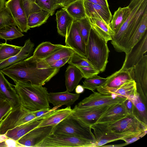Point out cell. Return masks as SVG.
Here are the masks:
<instances>
[{
  "instance_id": "obj_1",
  "label": "cell",
  "mask_w": 147,
  "mask_h": 147,
  "mask_svg": "<svg viewBox=\"0 0 147 147\" xmlns=\"http://www.w3.org/2000/svg\"><path fill=\"white\" fill-rule=\"evenodd\" d=\"M130 12L119 29L112 37L111 43L118 52L128 53L133 37L144 14L147 12V0H131Z\"/></svg>"
},
{
  "instance_id": "obj_2",
  "label": "cell",
  "mask_w": 147,
  "mask_h": 147,
  "mask_svg": "<svg viewBox=\"0 0 147 147\" xmlns=\"http://www.w3.org/2000/svg\"><path fill=\"white\" fill-rule=\"evenodd\" d=\"M58 68H38L37 60L30 56L0 70L15 82H29L32 85L43 86L59 71Z\"/></svg>"
},
{
  "instance_id": "obj_3",
  "label": "cell",
  "mask_w": 147,
  "mask_h": 147,
  "mask_svg": "<svg viewBox=\"0 0 147 147\" xmlns=\"http://www.w3.org/2000/svg\"><path fill=\"white\" fill-rule=\"evenodd\" d=\"M13 85L18 96L21 106L30 112L50 106L47 89L42 86L34 85L29 82L19 81Z\"/></svg>"
},
{
  "instance_id": "obj_4",
  "label": "cell",
  "mask_w": 147,
  "mask_h": 147,
  "mask_svg": "<svg viewBox=\"0 0 147 147\" xmlns=\"http://www.w3.org/2000/svg\"><path fill=\"white\" fill-rule=\"evenodd\" d=\"M86 52L88 61L100 72H104L110 51L107 42L92 27L86 44Z\"/></svg>"
},
{
  "instance_id": "obj_5",
  "label": "cell",
  "mask_w": 147,
  "mask_h": 147,
  "mask_svg": "<svg viewBox=\"0 0 147 147\" xmlns=\"http://www.w3.org/2000/svg\"><path fill=\"white\" fill-rule=\"evenodd\" d=\"M91 129L84 125L71 114L54 126L52 133L74 136L94 143L96 139Z\"/></svg>"
},
{
  "instance_id": "obj_6",
  "label": "cell",
  "mask_w": 147,
  "mask_h": 147,
  "mask_svg": "<svg viewBox=\"0 0 147 147\" xmlns=\"http://www.w3.org/2000/svg\"><path fill=\"white\" fill-rule=\"evenodd\" d=\"M91 127L103 131L119 134L139 133L147 130V125L144 123L137 117L129 114L115 122L97 123Z\"/></svg>"
},
{
  "instance_id": "obj_7",
  "label": "cell",
  "mask_w": 147,
  "mask_h": 147,
  "mask_svg": "<svg viewBox=\"0 0 147 147\" xmlns=\"http://www.w3.org/2000/svg\"><path fill=\"white\" fill-rule=\"evenodd\" d=\"M94 143L74 136L51 133L36 147H91Z\"/></svg>"
},
{
  "instance_id": "obj_8",
  "label": "cell",
  "mask_w": 147,
  "mask_h": 147,
  "mask_svg": "<svg viewBox=\"0 0 147 147\" xmlns=\"http://www.w3.org/2000/svg\"><path fill=\"white\" fill-rule=\"evenodd\" d=\"M36 118L32 112L21 106L12 108L0 122V134H5L8 130Z\"/></svg>"
},
{
  "instance_id": "obj_9",
  "label": "cell",
  "mask_w": 147,
  "mask_h": 147,
  "mask_svg": "<svg viewBox=\"0 0 147 147\" xmlns=\"http://www.w3.org/2000/svg\"><path fill=\"white\" fill-rule=\"evenodd\" d=\"M137 91L144 104L147 103V55H144L132 69Z\"/></svg>"
},
{
  "instance_id": "obj_10",
  "label": "cell",
  "mask_w": 147,
  "mask_h": 147,
  "mask_svg": "<svg viewBox=\"0 0 147 147\" xmlns=\"http://www.w3.org/2000/svg\"><path fill=\"white\" fill-rule=\"evenodd\" d=\"M127 98L115 95H106L98 92L93 93L76 105L73 110H78L103 105H111L122 102Z\"/></svg>"
},
{
  "instance_id": "obj_11",
  "label": "cell",
  "mask_w": 147,
  "mask_h": 147,
  "mask_svg": "<svg viewBox=\"0 0 147 147\" xmlns=\"http://www.w3.org/2000/svg\"><path fill=\"white\" fill-rule=\"evenodd\" d=\"M147 51V31L139 40L125 53V61L120 69L130 70L132 69Z\"/></svg>"
},
{
  "instance_id": "obj_12",
  "label": "cell",
  "mask_w": 147,
  "mask_h": 147,
  "mask_svg": "<svg viewBox=\"0 0 147 147\" xmlns=\"http://www.w3.org/2000/svg\"><path fill=\"white\" fill-rule=\"evenodd\" d=\"M65 37V46L72 49L81 56L87 59L86 44L80 34L76 20H74L67 30Z\"/></svg>"
},
{
  "instance_id": "obj_13",
  "label": "cell",
  "mask_w": 147,
  "mask_h": 147,
  "mask_svg": "<svg viewBox=\"0 0 147 147\" xmlns=\"http://www.w3.org/2000/svg\"><path fill=\"white\" fill-rule=\"evenodd\" d=\"M110 106L105 105L81 109H72V114L85 126L91 128Z\"/></svg>"
},
{
  "instance_id": "obj_14",
  "label": "cell",
  "mask_w": 147,
  "mask_h": 147,
  "mask_svg": "<svg viewBox=\"0 0 147 147\" xmlns=\"http://www.w3.org/2000/svg\"><path fill=\"white\" fill-rule=\"evenodd\" d=\"M5 7L9 10L15 24L22 32H26L30 29L28 25L22 0H7Z\"/></svg>"
},
{
  "instance_id": "obj_15",
  "label": "cell",
  "mask_w": 147,
  "mask_h": 147,
  "mask_svg": "<svg viewBox=\"0 0 147 147\" xmlns=\"http://www.w3.org/2000/svg\"><path fill=\"white\" fill-rule=\"evenodd\" d=\"M54 127L46 126L36 128L17 141L23 147H36L38 144L52 133Z\"/></svg>"
},
{
  "instance_id": "obj_16",
  "label": "cell",
  "mask_w": 147,
  "mask_h": 147,
  "mask_svg": "<svg viewBox=\"0 0 147 147\" xmlns=\"http://www.w3.org/2000/svg\"><path fill=\"white\" fill-rule=\"evenodd\" d=\"M91 129L93 130L96 141L92 145L91 147H100L108 143L119 140H122L142 132L119 134L102 131L94 127H91Z\"/></svg>"
},
{
  "instance_id": "obj_17",
  "label": "cell",
  "mask_w": 147,
  "mask_h": 147,
  "mask_svg": "<svg viewBox=\"0 0 147 147\" xmlns=\"http://www.w3.org/2000/svg\"><path fill=\"white\" fill-rule=\"evenodd\" d=\"M96 89L98 92L104 95H115L127 99L136 95L138 93L134 80L127 82L117 88L101 86Z\"/></svg>"
},
{
  "instance_id": "obj_18",
  "label": "cell",
  "mask_w": 147,
  "mask_h": 147,
  "mask_svg": "<svg viewBox=\"0 0 147 147\" xmlns=\"http://www.w3.org/2000/svg\"><path fill=\"white\" fill-rule=\"evenodd\" d=\"M84 5L87 17L100 19L107 24H109L112 15L109 7L85 1H84Z\"/></svg>"
},
{
  "instance_id": "obj_19",
  "label": "cell",
  "mask_w": 147,
  "mask_h": 147,
  "mask_svg": "<svg viewBox=\"0 0 147 147\" xmlns=\"http://www.w3.org/2000/svg\"><path fill=\"white\" fill-rule=\"evenodd\" d=\"M128 114L123 102L110 106L96 123L114 122L125 117Z\"/></svg>"
},
{
  "instance_id": "obj_20",
  "label": "cell",
  "mask_w": 147,
  "mask_h": 147,
  "mask_svg": "<svg viewBox=\"0 0 147 147\" xmlns=\"http://www.w3.org/2000/svg\"><path fill=\"white\" fill-rule=\"evenodd\" d=\"M13 85L5 78L0 70V91L4 98L11 104L12 108L21 106L18 96Z\"/></svg>"
},
{
  "instance_id": "obj_21",
  "label": "cell",
  "mask_w": 147,
  "mask_h": 147,
  "mask_svg": "<svg viewBox=\"0 0 147 147\" xmlns=\"http://www.w3.org/2000/svg\"><path fill=\"white\" fill-rule=\"evenodd\" d=\"M107 78V80L101 87L117 88L127 82L134 80L132 70L120 69Z\"/></svg>"
},
{
  "instance_id": "obj_22",
  "label": "cell",
  "mask_w": 147,
  "mask_h": 147,
  "mask_svg": "<svg viewBox=\"0 0 147 147\" xmlns=\"http://www.w3.org/2000/svg\"><path fill=\"white\" fill-rule=\"evenodd\" d=\"M80 94L70 93L66 90L59 92H50L48 93L49 103L54 107H61L65 105L67 106L73 104L80 97Z\"/></svg>"
},
{
  "instance_id": "obj_23",
  "label": "cell",
  "mask_w": 147,
  "mask_h": 147,
  "mask_svg": "<svg viewBox=\"0 0 147 147\" xmlns=\"http://www.w3.org/2000/svg\"><path fill=\"white\" fill-rule=\"evenodd\" d=\"M73 111L70 106H67L63 109H56L45 117L40 120L41 122L37 127L46 126L54 127L71 115Z\"/></svg>"
},
{
  "instance_id": "obj_24",
  "label": "cell",
  "mask_w": 147,
  "mask_h": 147,
  "mask_svg": "<svg viewBox=\"0 0 147 147\" xmlns=\"http://www.w3.org/2000/svg\"><path fill=\"white\" fill-rule=\"evenodd\" d=\"M34 45V43L32 42L30 38L27 40L19 52L0 63V70L30 56L33 51Z\"/></svg>"
},
{
  "instance_id": "obj_25",
  "label": "cell",
  "mask_w": 147,
  "mask_h": 147,
  "mask_svg": "<svg viewBox=\"0 0 147 147\" xmlns=\"http://www.w3.org/2000/svg\"><path fill=\"white\" fill-rule=\"evenodd\" d=\"M83 78L82 73L76 66L69 65L65 74L66 90L70 92L72 91Z\"/></svg>"
},
{
  "instance_id": "obj_26",
  "label": "cell",
  "mask_w": 147,
  "mask_h": 147,
  "mask_svg": "<svg viewBox=\"0 0 147 147\" xmlns=\"http://www.w3.org/2000/svg\"><path fill=\"white\" fill-rule=\"evenodd\" d=\"M65 46L61 44H53L49 42H43L37 47L30 57L35 60L43 59Z\"/></svg>"
},
{
  "instance_id": "obj_27",
  "label": "cell",
  "mask_w": 147,
  "mask_h": 147,
  "mask_svg": "<svg viewBox=\"0 0 147 147\" xmlns=\"http://www.w3.org/2000/svg\"><path fill=\"white\" fill-rule=\"evenodd\" d=\"M41 120L36 118L8 130L5 134L8 138L17 141L32 129L37 127Z\"/></svg>"
},
{
  "instance_id": "obj_28",
  "label": "cell",
  "mask_w": 147,
  "mask_h": 147,
  "mask_svg": "<svg viewBox=\"0 0 147 147\" xmlns=\"http://www.w3.org/2000/svg\"><path fill=\"white\" fill-rule=\"evenodd\" d=\"M55 15L57 32L61 36L65 37L74 20L63 8L57 11Z\"/></svg>"
},
{
  "instance_id": "obj_29",
  "label": "cell",
  "mask_w": 147,
  "mask_h": 147,
  "mask_svg": "<svg viewBox=\"0 0 147 147\" xmlns=\"http://www.w3.org/2000/svg\"><path fill=\"white\" fill-rule=\"evenodd\" d=\"M91 27L106 41L112 40L114 32L109 24L102 20L96 18H88Z\"/></svg>"
},
{
  "instance_id": "obj_30",
  "label": "cell",
  "mask_w": 147,
  "mask_h": 147,
  "mask_svg": "<svg viewBox=\"0 0 147 147\" xmlns=\"http://www.w3.org/2000/svg\"><path fill=\"white\" fill-rule=\"evenodd\" d=\"M75 52L72 49L66 46L55 52L44 59L37 60V66L40 68L43 66L60 59L71 56Z\"/></svg>"
},
{
  "instance_id": "obj_31",
  "label": "cell",
  "mask_w": 147,
  "mask_h": 147,
  "mask_svg": "<svg viewBox=\"0 0 147 147\" xmlns=\"http://www.w3.org/2000/svg\"><path fill=\"white\" fill-rule=\"evenodd\" d=\"M130 12L129 5L123 8L119 7L114 12L109 24L114 33L118 31L125 21Z\"/></svg>"
},
{
  "instance_id": "obj_32",
  "label": "cell",
  "mask_w": 147,
  "mask_h": 147,
  "mask_svg": "<svg viewBox=\"0 0 147 147\" xmlns=\"http://www.w3.org/2000/svg\"><path fill=\"white\" fill-rule=\"evenodd\" d=\"M63 8L75 20L86 17L84 0H76Z\"/></svg>"
},
{
  "instance_id": "obj_33",
  "label": "cell",
  "mask_w": 147,
  "mask_h": 147,
  "mask_svg": "<svg viewBox=\"0 0 147 147\" xmlns=\"http://www.w3.org/2000/svg\"><path fill=\"white\" fill-rule=\"evenodd\" d=\"M50 16L49 12L42 9L32 13L27 18L28 25L30 28L40 26L46 22Z\"/></svg>"
},
{
  "instance_id": "obj_34",
  "label": "cell",
  "mask_w": 147,
  "mask_h": 147,
  "mask_svg": "<svg viewBox=\"0 0 147 147\" xmlns=\"http://www.w3.org/2000/svg\"><path fill=\"white\" fill-rule=\"evenodd\" d=\"M24 36L21 31L13 24L0 29V38L11 41Z\"/></svg>"
},
{
  "instance_id": "obj_35",
  "label": "cell",
  "mask_w": 147,
  "mask_h": 147,
  "mask_svg": "<svg viewBox=\"0 0 147 147\" xmlns=\"http://www.w3.org/2000/svg\"><path fill=\"white\" fill-rule=\"evenodd\" d=\"M22 47L5 43L0 44V63L18 54Z\"/></svg>"
},
{
  "instance_id": "obj_36",
  "label": "cell",
  "mask_w": 147,
  "mask_h": 147,
  "mask_svg": "<svg viewBox=\"0 0 147 147\" xmlns=\"http://www.w3.org/2000/svg\"><path fill=\"white\" fill-rule=\"evenodd\" d=\"M128 99L131 100L134 103L140 120L147 125V106L143 102L139 94L138 93L136 95Z\"/></svg>"
},
{
  "instance_id": "obj_37",
  "label": "cell",
  "mask_w": 147,
  "mask_h": 147,
  "mask_svg": "<svg viewBox=\"0 0 147 147\" xmlns=\"http://www.w3.org/2000/svg\"><path fill=\"white\" fill-rule=\"evenodd\" d=\"M107 80V78H102L96 74L89 78L85 79L83 82L82 86L84 89L94 92L97 88L102 86Z\"/></svg>"
},
{
  "instance_id": "obj_38",
  "label": "cell",
  "mask_w": 147,
  "mask_h": 147,
  "mask_svg": "<svg viewBox=\"0 0 147 147\" xmlns=\"http://www.w3.org/2000/svg\"><path fill=\"white\" fill-rule=\"evenodd\" d=\"M35 2L42 9L49 12L51 16L57 9L61 7L58 0H35Z\"/></svg>"
},
{
  "instance_id": "obj_39",
  "label": "cell",
  "mask_w": 147,
  "mask_h": 147,
  "mask_svg": "<svg viewBox=\"0 0 147 147\" xmlns=\"http://www.w3.org/2000/svg\"><path fill=\"white\" fill-rule=\"evenodd\" d=\"M76 21L80 34L86 44L91 28L89 20L86 17L84 18Z\"/></svg>"
},
{
  "instance_id": "obj_40",
  "label": "cell",
  "mask_w": 147,
  "mask_h": 147,
  "mask_svg": "<svg viewBox=\"0 0 147 147\" xmlns=\"http://www.w3.org/2000/svg\"><path fill=\"white\" fill-rule=\"evenodd\" d=\"M146 31L147 12L144 16L141 23L134 34L131 43V49L139 40Z\"/></svg>"
},
{
  "instance_id": "obj_41",
  "label": "cell",
  "mask_w": 147,
  "mask_h": 147,
  "mask_svg": "<svg viewBox=\"0 0 147 147\" xmlns=\"http://www.w3.org/2000/svg\"><path fill=\"white\" fill-rule=\"evenodd\" d=\"M15 24L12 16L8 9L4 7L0 10V29Z\"/></svg>"
},
{
  "instance_id": "obj_42",
  "label": "cell",
  "mask_w": 147,
  "mask_h": 147,
  "mask_svg": "<svg viewBox=\"0 0 147 147\" xmlns=\"http://www.w3.org/2000/svg\"><path fill=\"white\" fill-rule=\"evenodd\" d=\"M69 65L76 66H85L94 67L87 60L76 52L70 57L67 63Z\"/></svg>"
},
{
  "instance_id": "obj_43",
  "label": "cell",
  "mask_w": 147,
  "mask_h": 147,
  "mask_svg": "<svg viewBox=\"0 0 147 147\" xmlns=\"http://www.w3.org/2000/svg\"><path fill=\"white\" fill-rule=\"evenodd\" d=\"M23 5L27 18L30 13L40 11L42 9L35 3L30 0H22Z\"/></svg>"
},
{
  "instance_id": "obj_44",
  "label": "cell",
  "mask_w": 147,
  "mask_h": 147,
  "mask_svg": "<svg viewBox=\"0 0 147 147\" xmlns=\"http://www.w3.org/2000/svg\"><path fill=\"white\" fill-rule=\"evenodd\" d=\"M82 73L83 78H89L94 75L98 74L100 72L94 68L85 66H76Z\"/></svg>"
},
{
  "instance_id": "obj_45",
  "label": "cell",
  "mask_w": 147,
  "mask_h": 147,
  "mask_svg": "<svg viewBox=\"0 0 147 147\" xmlns=\"http://www.w3.org/2000/svg\"><path fill=\"white\" fill-rule=\"evenodd\" d=\"M12 109L11 104L6 100L0 102V122Z\"/></svg>"
},
{
  "instance_id": "obj_46",
  "label": "cell",
  "mask_w": 147,
  "mask_h": 147,
  "mask_svg": "<svg viewBox=\"0 0 147 147\" xmlns=\"http://www.w3.org/2000/svg\"><path fill=\"white\" fill-rule=\"evenodd\" d=\"M59 106L54 107L52 109L46 108L32 112L38 120H41L48 115L54 111L56 110Z\"/></svg>"
},
{
  "instance_id": "obj_47",
  "label": "cell",
  "mask_w": 147,
  "mask_h": 147,
  "mask_svg": "<svg viewBox=\"0 0 147 147\" xmlns=\"http://www.w3.org/2000/svg\"><path fill=\"white\" fill-rule=\"evenodd\" d=\"M70 57H65L50 63L43 66L40 69L60 68L67 63Z\"/></svg>"
},
{
  "instance_id": "obj_48",
  "label": "cell",
  "mask_w": 147,
  "mask_h": 147,
  "mask_svg": "<svg viewBox=\"0 0 147 147\" xmlns=\"http://www.w3.org/2000/svg\"><path fill=\"white\" fill-rule=\"evenodd\" d=\"M123 103L128 114L135 116L139 119L133 102L130 99L127 98L123 101Z\"/></svg>"
},
{
  "instance_id": "obj_49",
  "label": "cell",
  "mask_w": 147,
  "mask_h": 147,
  "mask_svg": "<svg viewBox=\"0 0 147 147\" xmlns=\"http://www.w3.org/2000/svg\"><path fill=\"white\" fill-rule=\"evenodd\" d=\"M147 132V130L142 132L137 135L127 138L123 139L122 140L124 141L127 144L132 143L144 136Z\"/></svg>"
},
{
  "instance_id": "obj_50",
  "label": "cell",
  "mask_w": 147,
  "mask_h": 147,
  "mask_svg": "<svg viewBox=\"0 0 147 147\" xmlns=\"http://www.w3.org/2000/svg\"><path fill=\"white\" fill-rule=\"evenodd\" d=\"M7 147H23V146L20 144L18 141L13 139L8 138L5 141Z\"/></svg>"
},
{
  "instance_id": "obj_51",
  "label": "cell",
  "mask_w": 147,
  "mask_h": 147,
  "mask_svg": "<svg viewBox=\"0 0 147 147\" xmlns=\"http://www.w3.org/2000/svg\"><path fill=\"white\" fill-rule=\"evenodd\" d=\"M94 4H97L109 7L108 0H84Z\"/></svg>"
},
{
  "instance_id": "obj_52",
  "label": "cell",
  "mask_w": 147,
  "mask_h": 147,
  "mask_svg": "<svg viewBox=\"0 0 147 147\" xmlns=\"http://www.w3.org/2000/svg\"><path fill=\"white\" fill-rule=\"evenodd\" d=\"M76 0H58L61 7H64Z\"/></svg>"
},
{
  "instance_id": "obj_53",
  "label": "cell",
  "mask_w": 147,
  "mask_h": 147,
  "mask_svg": "<svg viewBox=\"0 0 147 147\" xmlns=\"http://www.w3.org/2000/svg\"><path fill=\"white\" fill-rule=\"evenodd\" d=\"M84 91V88L82 86L80 85H78L75 88V92L77 94H80L82 93Z\"/></svg>"
},
{
  "instance_id": "obj_54",
  "label": "cell",
  "mask_w": 147,
  "mask_h": 147,
  "mask_svg": "<svg viewBox=\"0 0 147 147\" xmlns=\"http://www.w3.org/2000/svg\"><path fill=\"white\" fill-rule=\"evenodd\" d=\"M127 145V144L125 143L118 144H115V145H102L100 147H121L124 146H126Z\"/></svg>"
},
{
  "instance_id": "obj_55",
  "label": "cell",
  "mask_w": 147,
  "mask_h": 147,
  "mask_svg": "<svg viewBox=\"0 0 147 147\" xmlns=\"http://www.w3.org/2000/svg\"><path fill=\"white\" fill-rule=\"evenodd\" d=\"M8 138L5 134H0V143L5 141Z\"/></svg>"
},
{
  "instance_id": "obj_56",
  "label": "cell",
  "mask_w": 147,
  "mask_h": 147,
  "mask_svg": "<svg viewBox=\"0 0 147 147\" xmlns=\"http://www.w3.org/2000/svg\"><path fill=\"white\" fill-rule=\"evenodd\" d=\"M6 0H0V10L5 6Z\"/></svg>"
},
{
  "instance_id": "obj_57",
  "label": "cell",
  "mask_w": 147,
  "mask_h": 147,
  "mask_svg": "<svg viewBox=\"0 0 147 147\" xmlns=\"http://www.w3.org/2000/svg\"><path fill=\"white\" fill-rule=\"evenodd\" d=\"M0 147H7L5 141L0 143Z\"/></svg>"
},
{
  "instance_id": "obj_58",
  "label": "cell",
  "mask_w": 147,
  "mask_h": 147,
  "mask_svg": "<svg viewBox=\"0 0 147 147\" xmlns=\"http://www.w3.org/2000/svg\"><path fill=\"white\" fill-rule=\"evenodd\" d=\"M5 99L4 97H3V96L2 95L0 91V102L1 101Z\"/></svg>"
},
{
  "instance_id": "obj_59",
  "label": "cell",
  "mask_w": 147,
  "mask_h": 147,
  "mask_svg": "<svg viewBox=\"0 0 147 147\" xmlns=\"http://www.w3.org/2000/svg\"><path fill=\"white\" fill-rule=\"evenodd\" d=\"M31 0V1L34 2H35V0Z\"/></svg>"
}]
</instances>
